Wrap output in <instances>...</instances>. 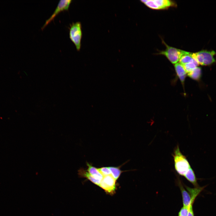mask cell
<instances>
[{
    "label": "cell",
    "mask_w": 216,
    "mask_h": 216,
    "mask_svg": "<svg viewBox=\"0 0 216 216\" xmlns=\"http://www.w3.org/2000/svg\"><path fill=\"white\" fill-rule=\"evenodd\" d=\"M172 155L176 171L179 175L184 176L191 166L186 157L181 152L178 145L175 148Z\"/></svg>",
    "instance_id": "1"
},
{
    "label": "cell",
    "mask_w": 216,
    "mask_h": 216,
    "mask_svg": "<svg viewBox=\"0 0 216 216\" xmlns=\"http://www.w3.org/2000/svg\"><path fill=\"white\" fill-rule=\"evenodd\" d=\"M69 35L70 39L75 45L77 50L80 51L82 36V25L80 22H73L70 25Z\"/></svg>",
    "instance_id": "2"
},
{
    "label": "cell",
    "mask_w": 216,
    "mask_h": 216,
    "mask_svg": "<svg viewBox=\"0 0 216 216\" xmlns=\"http://www.w3.org/2000/svg\"><path fill=\"white\" fill-rule=\"evenodd\" d=\"M214 51H208L202 50L193 53L192 57L196 60L199 64L207 65L211 64L215 62L214 56L215 54Z\"/></svg>",
    "instance_id": "3"
},
{
    "label": "cell",
    "mask_w": 216,
    "mask_h": 216,
    "mask_svg": "<svg viewBox=\"0 0 216 216\" xmlns=\"http://www.w3.org/2000/svg\"><path fill=\"white\" fill-rule=\"evenodd\" d=\"M164 42L166 48L164 51L160 52L159 54L166 56L172 64L177 63L181 57L187 52V51L170 46Z\"/></svg>",
    "instance_id": "4"
},
{
    "label": "cell",
    "mask_w": 216,
    "mask_h": 216,
    "mask_svg": "<svg viewBox=\"0 0 216 216\" xmlns=\"http://www.w3.org/2000/svg\"><path fill=\"white\" fill-rule=\"evenodd\" d=\"M72 1L71 0H61L59 1L54 12L46 21L41 29H43L60 12L68 10Z\"/></svg>",
    "instance_id": "5"
},
{
    "label": "cell",
    "mask_w": 216,
    "mask_h": 216,
    "mask_svg": "<svg viewBox=\"0 0 216 216\" xmlns=\"http://www.w3.org/2000/svg\"><path fill=\"white\" fill-rule=\"evenodd\" d=\"M116 180L111 175L104 176L101 181L99 186L106 192L112 193L116 188Z\"/></svg>",
    "instance_id": "6"
},
{
    "label": "cell",
    "mask_w": 216,
    "mask_h": 216,
    "mask_svg": "<svg viewBox=\"0 0 216 216\" xmlns=\"http://www.w3.org/2000/svg\"><path fill=\"white\" fill-rule=\"evenodd\" d=\"M78 172V174L80 177L86 178L92 183L99 186L101 181L94 178L89 173L87 170H85L82 168H81L79 170Z\"/></svg>",
    "instance_id": "7"
},
{
    "label": "cell",
    "mask_w": 216,
    "mask_h": 216,
    "mask_svg": "<svg viewBox=\"0 0 216 216\" xmlns=\"http://www.w3.org/2000/svg\"><path fill=\"white\" fill-rule=\"evenodd\" d=\"M86 164L88 166L87 171L89 173L96 179L101 181L104 176L99 172L98 168L92 166L88 162Z\"/></svg>",
    "instance_id": "8"
},
{
    "label": "cell",
    "mask_w": 216,
    "mask_h": 216,
    "mask_svg": "<svg viewBox=\"0 0 216 216\" xmlns=\"http://www.w3.org/2000/svg\"><path fill=\"white\" fill-rule=\"evenodd\" d=\"M179 185L182 196L183 206L189 207L193 203L190 194L184 189L181 184H180Z\"/></svg>",
    "instance_id": "9"
},
{
    "label": "cell",
    "mask_w": 216,
    "mask_h": 216,
    "mask_svg": "<svg viewBox=\"0 0 216 216\" xmlns=\"http://www.w3.org/2000/svg\"><path fill=\"white\" fill-rule=\"evenodd\" d=\"M156 10L164 9L173 5L174 3L169 0H154Z\"/></svg>",
    "instance_id": "10"
},
{
    "label": "cell",
    "mask_w": 216,
    "mask_h": 216,
    "mask_svg": "<svg viewBox=\"0 0 216 216\" xmlns=\"http://www.w3.org/2000/svg\"><path fill=\"white\" fill-rule=\"evenodd\" d=\"M175 68L178 76L181 81L183 82L187 73L183 65L180 63H177L175 64Z\"/></svg>",
    "instance_id": "11"
},
{
    "label": "cell",
    "mask_w": 216,
    "mask_h": 216,
    "mask_svg": "<svg viewBox=\"0 0 216 216\" xmlns=\"http://www.w3.org/2000/svg\"><path fill=\"white\" fill-rule=\"evenodd\" d=\"M184 176L193 185L195 186H197L196 178L194 172L191 167Z\"/></svg>",
    "instance_id": "12"
},
{
    "label": "cell",
    "mask_w": 216,
    "mask_h": 216,
    "mask_svg": "<svg viewBox=\"0 0 216 216\" xmlns=\"http://www.w3.org/2000/svg\"><path fill=\"white\" fill-rule=\"evenodd\" d=\"M199 64L196 60L193 58L190 62L182 64L187 73H189L194 69Z\"/></svg>",
    "instance_id": "13"
},
{
    "label": "cell",
    "mask_w": 216,
    "mask_h": 216,
    "mask_svg": "<svg viewBox=\"0 0 216 216\" xmlns=\"http://www.w3.org/2000/svg\"><path fill=\"white\" fill-rule=\"evenodd\" d=\"M120 166H110L109 168L110 171L111 175L116 181L119 177L121 173L123 171L120 170Z\"/></svg>",
    "instance_id": "14"
},
{
    "label": "cell",
    "mask_w": 216,
    "mask_h": 216,
    "mask_svg": "<svg viewBox=\"0 0 216 216\" xmlns=\"http://www.w3.org/2000/svg\"><path fill=\"white\" fill-rule=\"evenodd\" d=\"M201 68L196 67L190 72L188 74V75L193 79L197 80L200 77L201 75Z\"/></svg>",
    "instance_id": "15"
},
{
    "label": "cell",
    "mask_w": 216,
    "mask_h": 216,
    "mask_svg": "<svg viewBox=\"0 0 216 216\" xmlns=\"http://www.w3.org/2000/svg\"><path fill=\"white\" fill-rule=\"evenodd\" d=\"M186 188L190 193L192 202L193 203L195 198L202 189V188H192L188 187Z\"/></svg>",
    "instance_id": "16"
},
{
    "label": "cell",
    "mask_w": 216,
    "mask_h": 216,
    "mask_svg": "<svg viewBox=\"0 0 216 216\" xmlns=\"http://www.w3.org/2000/svg\"><path fill=\"white\" fill-rule=\"evenodd\" d=\"M192 54L191 52H187L181 57L179 60V63L182 64H184L190 62L193 59L192 56Z\"/></svg>",
    "instance_id": "17"
},
{
    "label": "cell",
    "mask_w": 216,
    "mask_h": 216,
    "mask_svg": "<svg viewBox=\"0 0 216 216\" xmlns=\"http://www.w3.org/2000/svg\"><path fill=\"white\" fill-rule=\"evenodd\" d=\"M100 173L104 176L111 175L110 171L107 167H103L100 168H98Z\"/></svg>",
    "instance_id": "18"
},
{
    "label": "cell",
    "mask_w": 216,
    "mask_h": 216,
    "mask_svg": "<svg viewBox=\"0 0 216 216\" xmlns=\"http://www.w3.org/2000/svg\"><path fill=\"white\" fill-rule=\"evenodd\" d=\"M188 209L189 207L183 206L180 211L178 216H187Z\"/></svg>",
    "instance_id": "19"
},
{
    "label": "cell",
    "mask_w": 216,
    "mask_h": 216,
    "mask_svg": "<svg viewBox=\"0 0 216 216\" xmlns=\"http://www.w3.org/2000/svg\"><path fill=\"white\" fill-rule=\"evenodd\" d=\"M187 216H194L192 205H190L189 207L188 212Z\"/></svg>",
    "instance_id": "20"
}]
</instances>
